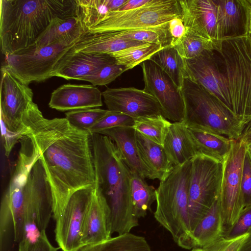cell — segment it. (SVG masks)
<instances>
[{
	"label": "cell",
	"mask_w": 251,
	"mask_h": 251,
	"mask_svg": "<svg viewBox=\"0 0 251 251\" xmlns=\"http://www.w3.org/2000/svg\"><path fill=\"white\" fill-rule=\"evenodd\" d=\"M22 122V135L37 152L50 186L55 220L74 193L94 186L91 134L66 118H46L33 101L25 111Z\"/></svg>",
	"instance_id": "6da1fadb"
},
{
	"label": "cell",
	"mask_w": 251,
	"mask_h": 251,
	"mask_svg": "<svg viewBox=\"0 0 251 251\" xmlns=\"http://www.w3.org/2000/svg\"><path fill=\"white\" fill-rule=\"evenodd\" d=\"M9 184L1 198L13 218L14 241L19 243L34 226L46 230L53 214L51 190L37 152L23 136Z\"/></svg>",
	"instance_id": "7a4b0ae2"
},
{
	"label": "cell",
	"mask_w": 251,
	"mask_h": 251,
	"mask_svg": "<svg viewBox=\"0 0 251 251\" xmlns=\"http://www.w3.org/2000/svg\"><path fill=\"white\" fill-rule=\"evenodd\" d=\"M95 173L94 186L105 198L111 210V232H130L139 225L131 194V172L114 143L108 137L91 134Z\"/></svg>",
	"instance_id": "3957f363"
},
{
	"label": "cell",
	"mask_w": 251,
	"mask_h": 251,
	"mask_svg": "<svg viewBox=\"0 0 251 251\" xmlns=\"http://www.w3.org/2000/svg\"><path fill=\"white\" fill-rule=\"evenodd\" d=\"M0 6L5 56L32 45L54 18L76 16L75 0H0Z\"/></svg>",
	"instance_id": "277c9868"
},
{
	"label": "cell",
	"mask_w": 251,
	"mask_h": 251,
	"mask_svg": "<svg viewBox=\"0 0 251 251\" xmlns=\"http://www.w3.org/2000/svg\"><path fill=\"white\" fill-rule=\"evenodd\" d=\"M214 50L232 111L246 126L251 121V36L224 39Z\"/></svg>",
	"instance_id": "5b68a950"
},
{
	"label": "cell",
	"mask_w": 251,
	"mask_h": 251,
	"mask_svg": "<svg viewBox=\"0 0 251 251\" xmlns=\"http://www.w3.org/2000/svg\"><path fill=\"white\" fill-rule=\"evenodd\" d=\"M191 160L175 167L160 181L156 189L155 220L172 235L180 247L189 250L191 228L188 212V189Z\"/></svg>",
	"instance_id": "8992f818"
},
{
	"label": "cell",
	"mask_w": 251,
	"mask_h": 251,
	"mask_svg": "<svg viewBox=\"0 0 251 251\" xmlns=\"http://www.w3.org/2000/svg\"><path fill=\"white\" fill-rule=\"evenodd\" d=\"M181 92L185 105L183 122L188 128L225 136L241 137L245 126L215 96L184 77Z\"/></svg>",
	"instance_id": "52a82bcc"
},
{
	"label": "cell",
	"mask_w": 251,
	"mask_h": 251,
	"mask_svg": "<svg viewBox=\"0 0 251 251\" xmlns=\"http://www.w3.org/2000/svg\"><path fill=\"white\" fill-rule=\"evenodd\" d=\"M76 42L70 45L54 44L38 49L29 46L5 56L1 68L25 85L45 81L52 77L71 57Z\"/></svg>",
	"instance_id": "ba28073f"
},
{
	"label": "cell",
	"mask_w": 251,
	"mask_h": 251,
	"mask_svg": "<svg viewBox=\"0 0 251 251\" xmlns=\"http://www.w3.org/2000/svg\"><path fill=\"white\" fill-rule=\"evenodd\" d=\"M222 169V161L203 154L191 160L188 189L191 232L219 197Z\"/></svg>",
	"instance_id": "9c48e42d"
},
{
	"label": "cell",
	"mask_w": 251,
	"mask_h": 251,
	"mask_svg": "<svg viewBox=\"0 0 251 251\" xmlns=\"http://www.w3.org/2000/svg\"><path fill=\"white\" fill-rule=\"evenodd\" d=\"M182 18L179 0H150L144 5L129 10L110 11L86 33H102L155 26L175 18Z\"/></svg>",
	"instance_id": "30bf717a"
},
{
	"label": "cell",
	"mask_w": 251,
	"mask_h": 251,
	"mask_svg": "<svg viewBox=\"0 0 251 251\" xmlns=\"http://www.w3.org/2000/svg\"><path fill=\"white\" fill-rule=\"evenodd\" d=\"M246 152L245 143L232 140L230 150L222 161V177L219 201L224 236L234 225L244 209L241 193L243 166Z\"/></svg>",
	"instance_id": "8fae6325"
},
{
	"label": "cell",
	"mask_w": 251,
	"mask_h": 251,
	"mask_svg": "<svg viewBox=\"0 0 251 251\" xmlns=\"http://www.w3.org/2000/svg\"><path fill=\"white\" fill-rule=\"evenodd\" d=\"M93 189L85 188L74 193L55 220V240L63 251H78L82 248L83 227Z\"/></svg>",
	"instance_id": "7c38bea8"
},
{
	"label": "cell",
	"mask_w": 251,
	"mask_h": 251,
	"mask_svg": "<svg viewBox=\"0 0 251 251\" xmlns=\"http://www.w3.org/2000/svg\"><path fill=\"white\" fill-rule=\"evenodd\" d=\"M140 65L145 84L144 90L159 102L163 115L174 122H182L185 105L181 90L169 76L150 59Z\"/></svg>",
	"instance_id": "4fadbf2b"
},
{
	"label": "cell",
	"mask_w": 251,
	"mask_h": 251,
	"mask_svg": "<svg viewBox=\"0 0 251 251\" xmlns=\"http://www.w3.org/2000/svg\"><path fill=\"white\" fill-rule=\"evenodd\" d=\"M1 72L0 119L10 131L22 134L23 115L33 101L32 90L5 70Z\"/></svg>",
	"instance_id": "5bb4252c"
},
{
	"label": "cell",
	"mask_w": 251,
	"mask_h": 251,
	"mask_svg": "<svg viewBox=\"0 0 251 251\" xmlns=\"http://www.w3.org/2000/svg\"><path fill=\"white\" fill-rule=\"evenodd\" d=\"M183 61L184 77L202 86L232 112L216 51L205 50L196 57L183 58Z\"/></svg>",
	"instance_id": "9a60e30c"
},
{
	"label": "cell",
	"mask_w": 251,
	"mask_h": 251,
	"mask_svg": "<svg viewBox=\"0 0 251 251\" xmlns=\"http://www.w3.org/2000/svg\"><path fill=\"white\" fill-rule=\"evenodd\" d=\"M102 96L107 110L123 113L134 119L163 115L159 102L144 89L108 88L102 92Z\"/></svg>",
	"instance_id": "2e32d148"
},
{
	"label": "cell",
	"mask_w": 251,
	"mask_h": 251,
	"mask_svg": "<svg viewBox=\"0 0 251 251\" xmlns=\"http://www.w3.org/2000/svg\"><path fill=\"white\" fill-rule=\"evenodd\" d=\"M185 27L219 44L222 40L215 0H179Z\"/></svg>",
	"instance_id": "e0dca14e"
},
{
	"label": "cell",
	"mask_w": 251,
	"mask_h": 251,
	"mask_svg": "<svg viewBox=\"0 0 251 251\" xmlns=\"http://www.w3.org/2000/svg\"><path fill=\"white\" fill-rule=\"evenodd\" d=\"M111 214L109 204L100 190L94 186L92 200L88 210L82 233V247L110 239Z\"/></svg>",
	"instance_id": "ac0fdd59"
},
{
	"label": "cell",
	"mask_w": 251,
	"mask_h": 251,
	"mask_svg": "<svg viewBox=\"0 0 251 251\" xmlns=\"http://www.w3.org/2000/svg\"><path fill=\"white\" fill-rule=\"evenodd\" d=\"M102 93L93 85L64 84L51 93L50 108L60 111L97 108L102 105Z\"/></svg>",
	"instance_id": "d6986e66"
},
{
	"label": "cell",
	"mask_w": 251,
	"mask_h": 251,
	"mask_svg": "<svg viewBox=\"0 0 251 251\" xmlns=\"http://www.w3.org/2000/svg\"><path fill=\"white\" fill-rule=\"evenodd\" d=\"M222 40L248 35L250 4L247 0H215Z\"/></svg>",
	"instance_id": "ffe728a7"
},
{
	"label": "cell",
	"mask_w": 251,
	"mask_h": 251,
	"mask_svg": "<svg viewBox=\"0 0 251 251\" xmlns=\"http://www.w3.org/2000/svg\"><path fill=\"white\" fill-rule=\"evenodd\" d=\"M99 134L108 137L115 144L125 163L131 173L154 179L142 160L137 147L136 130L133 127L121 126L106 129Z\"/></svg>",
	"instance_id": "44dd1931"
},
{
	"label": "cell",
	"mask_w": 251,
	"mask_h": 251,
	"mask_svg": "<svg viewBox=\"0 0 251 251\" xmlns=\"http://www.w3.org/2000/svg\"><path fill=\"white\" fill-rule=\"evenodd\" d=\"M85 33L76 16L54 18L45 30L30 46L41 48L54 44L70 45Z\"/></svg>",
	"instance_id": "7402d4cb"
},
{
	"label": "cell",
	"mask_w": 251,
	"mask_h": 251,
	"mask_svg": "<svg viewBox=\"0 0 251 251\" xmlns=\"http://www.w3.org/2000/svg\"><path fill=\"white\" fill-rule=\"evenodd\" d=\"M163 147L173 166H181L198 154L187 126L183 122L171 123Z\"/></svg>",
	"instance_id": "603a6c76"
},
{
	"label": "cell",
	"mask_w": 251,
	"mask_h": 251,
	"mask_svg": "<svg viewBox=\"0 0 251 251\" xmlns=\"http://www.w3.org/2000/svg\"><path fill=\"white\" fill-rule=\"evenodd\" d=\"M116 62L110 55L78 52L73 53L53 76L67 80L80 79L89 75L104 66Z\"/></svg>",
	"instance_id": "cb8c5ba5"
},
{
	"label": "cell",
	"mask_w": 251,
	"mask_h": 251,
	"mask_svg": "<svg viewBox=\"0 0 251 251\" xmlns=\"http://www.w3.org/2000/svg\"><path fill=\"white\" fill-rule=\"evenodd\" d=\"M145 43L117 37L114 32L85 33L82 35L72 49V53H111Z\"/></svg>",
	"instance_id": "d4e9b609"
},
{
	"label": "cell",
	"mask_w": 251,
	"mask_h": 251,
	"mask_svg": "<svg viewBox=\"0 0 251 251\" xmlns=\"http://www.w3.org/2000/svg\"><path fill=\"white\" fill-rule=\"evenodd\" d=\"M223 236V220L218 198L191 232L189 250L204 249Z\"/></svg>",
	"instance_id": "484cf974"
},
{
	"label": "cell",
	"mask_w": 251,
	"mask_h": 251,
	"mask_svg": "<svg viewBox=\"0 0 251 251\" xmlns=\"http://www.w3.org/2000/svg\"><path fill=\"white\" fill-rule=\"evenodd\" d=\"M136 138L142 160L151 173L154 179L163 180L174 168L163 146L150 140L137 131Z\"/></svg>",
	"instance_id": "4316f807"
},
{
	"label": "cell",
	"mask_w": 251,
	"mask_h": 251,
	"mask_svg": "<svg viewBox=\"0 0 251 251\" xmlns=\"http://www.w3.org/2000/svg\"><path fill=\"white\" fill-rule=\"evenodd\" d=\"M188 129L198 154H203L222 162L230 150L232 140L213 133Z\"/></svg>",
	"instance_id": "83f0119b"
},
{
	"label": "cell",
	"mask_w": 251,
	"mask_h": 251,
	"mask_svg": "<svg viewBox=\"0 0 251 251\" xmlns=\"http://www.w3.org/2000/svg\"><path fill=\"white\" fill-rule=\"evenodd\" d=\"M78 251H151L145 237L130 232L111 237L107 240L87 245Z\"/></svg>",
	"instance_id": "f1b7e54d"
},
{
	"label": "cell",
	"mask_w": 251,
	"mask_h": 251,
	"mask_svg": "<svg viewBox=\"0 0 251 251\" xmlns=\"http://www.w3.org/2000/svg\"><path fill=\"white\" fill-rule=\"evenodd\" d=\"M117 37L144 43H155L163 48L171 46L169 22L153 26L114 32Z\"/></svg>",
	"instance_id": "f546056e"
},
{
	"label": "cell",
	"mask_w": 251,
	"mask_h": 251,
	"mask_svg": "<svg viewBox=\"0 0 251 251\" xmlns=\"http://www.w3.org/2000/svg\"><path fill=\"white\" fill-rule=\"evenodd\" d=\"M131 194L135 216L145 217L156 201V189L149 185L144 178L136 173H131Z\"/></svg>",
	"instance_id": "4dcf8cb0"
},
{
	"label": "cell",
	"mask_w": 251,
	"mask_h": 251,
	"mask_svg": "<svg viewBox=\"0 0 251 251\" xmlns=\"http://www.w3.org/2000/svg\"><path fill=\"white\" fill-rule=\"evenodd\" d=\"M158 65L181 90L184 78L183 58L173 46L165 47L150 58Z\"/></svg>",
	"instance_id": "1f68e13d"
},
{
	"label": "cell",
	"mask_w": 251,
	"mask_h": 251,
	"mask_svg": "<svg viewBox=\"0 0 251 251\" xmlns=\"http://www.w3.org/2000/svg\"><path fill=\"white\" fill-rule=\"evenodd\" d=\"M75 15L86 33L110 12L106 0H75Z\"/></svg>",
	"instance_id": "d6a6232c"
},
{
	"label": "cell",
	"mask_w": 251,
	"mask_h": 251,
	"mask_svg": "<svg viewBox=\"0 0 251 251\" xmlns=\"http://www.w3.org/2000/svg\"><path fill=\"white\" fill-rule=\"evenodd\" d=\"M163 48L160 45L145 43L129 47L110 55L116 60L117 64L123 65L129 70L149 59Z\"/></svg>",
	"instance_id": "836d02e7"
},
{
	"label": "cell",
	"mask_w": 251,
	"mask_h": 251,
	"mask_svg": "<svg viewBox=\"0 0 251 251\" xmlns=\"http://www.w3.org/2000/svg\"><path fill=\"white\" fill-rule=\"evenodd\" d=\"M171 123L163 115H157L135 119L133 127L145 137L163 146Z\"/></svg>",
	"instance_id": "e575fe53"
},
{
	"label": "cell",
	"mask_w": 251,
	"mask_h": 251,
	"mask_svg": "<svg viewBox=\"0 0 251 251\" xmlns=\"http://www.w3.org/2000/svg\"><path fill=\"white\" fill-rule=\"evenodd\" d=\"M185 28L183 36L173 46L184 59L196 57L205 50H216L220 44L221 42L219 44H216L212 41L198 35L189 28Z\"/></svg>",
	"instance_id": "d590c367"
},
{
	"label": "cell",
	"mask_w": 251,
	"mask_h": 251,
	"mask_svg": "<svg viewBox=\"0 0 251 251\" xmlns=\"http://www.w3.org/2000/svg\"><path fill=\"white\" fill-rule=\"evenodd\" d=\"M108 111L98 108L75 110L67 112L65 118L76 127L88 131Z\"/></svg>",
	"instance_id": "8d00e7d4"
},
{
	"label": "cell",
	"mask_w": 251,
	"mask_h": 251,
	"mask_svg": "<svg viewBox=\"0 0 251 251\" xmlns=\"http://www.w3.org/2000/svg\"><path fill=\"white\" fill-rule=\"evenodd\" d=\"M127 70L128 69L125 66L118 65L115 62L106 65L89 75L81 78L80 80L88 81L94 86L105 85Z\"/></svg>",
	"instance_id": "74e56055"
},
{
	"label": "cell",
	"mask_w": 251,
	"mask_h": 251,
	"mask_svg": "<svg viewBox=\"0 0 251 251\" xmlns=\"http://www.w3.org/2000/svg\"><path fill=\"white\" fill-rule=\"evenodd\" d=\"M135 119L123 113L108 110L107 114L96 123L89 130L90 134L99 133L109 128L121 127H133Z\"/></svg>",
	"instance_id": "f35d334b"
},
{
	"label": "cell",
	"mask_w": 251,
	"mask_h": 251,
	"mask_svg": "<svg viewBox=\"0 0 251 251\" xmlns=\"http://www.w3.org/2000/svg\"><path fill=\"white\" fill-rule=\"evenodd\" d=\"M59 249L50 243L46 231L39 232L35 239L26 236L19 245V251H57Z\"/></svg>",
	"instance_id": "ab89813d"
},
{
	"label": "cell",
	"mask_w": 251,
	"mask_h": 251,
	"mask_svg": "<svg viewBox=\"0 0 251 251\" xmlns=\"http://www.w3.org/2000/svg\"><path fill=\"white\" fill-rule=\"evenodd\" d=\"M251 230V206L244 209L236 222L224 237L234 238L249 233Z\"/></svg>",
	"instance_id": "60d3db41"
},
{
	"label": "cell",
	"mask_w": 251,
	"mask_h": 251,
	"mask_svg": "<svg viewBox=\"0 0 251 251\" xmlns=\"http://www.w3.org/2000/svg\"><path fill=\"white\" fill-rule=\"evenodd\" d=\"M249 233L231 239L223 237L203 249L206 251H240Z\"/></svg>",
	"instance_id": "b9f144b4"
},
{
	"label": "cell",
	"mask_w": 251,
	"mask_h": 251,
	"mask_svg": "<svg viewBox=\"0 0 251 251\" xmlns=\"http://www.w3.org/2000/svg\"><path fill=\"white\" fill-rule=\"evenodd\" d=\"M241 193L244 208L251 206V162L246 152L242 169Z\"/></svg>",
	"instance_id": "7bdbcfd3"
},
{
	"label": "cell",
	"mask_w": 251,
	"mask_h": 251,
	"mask_svg": "<svg viewBox=\"0 0 251 251\" xmlns=\"http://www.w3.org/2000/svg\"><path fill=\"white\" fill-rule=\"evenodd\" d=\"M0 127L5 155L9 156L15 145L20 141L23 136L21 133L10 131L1 119Z\"/></svg>",
	"instance_id": "ee69618b"
},
{
	"label": "cell",
	"mask_w": 251,
	"mask_h": 251,
	"mask_svg": "<svg viewBox=\"0 0 251 251\" xmlns=\"http://www.w3.org/2000/svg\"><path fill=\"white\" fill-rule=\"evenodd\" d=\"M169 31L172 36L171 46H173L185 33L186 28L181 18H175L169 21Z\"/></svg>",
	"instance_id": "f6af8a7d"
},
{
	"label": "cell",
	"mask_w": 251,
	"mask_h": 251,
	"mask_svg": "<svg viewBox=\"0 0 251 251\" xmlns=\"http://www.w3.org/2000/svg\"><path fill=\"white\" fill-rule=\"evenodd\" d=\"M150 0H127L117 11H123L140 7L149 1Z\"/></svg>",
	"instance_id": "bcb514c9"
},
{
	"label": "cell",
	"mask_w": 251,
	"mask_h": 251,
	"mask_svg": "<svg viewBox=\"0 0 251 251\" xmlns=\"http://www.w3.org/2000/svg\"><path fill=\"white\" fill-rule=\"evenodd\" d=\"M127 0H106L110 11H117Z\"/></svg>",
	"instance_id": "7dc6e473"
},
{
	"label": "cell",
	"mask_w": 251,
	"mask_h": 251,
	"mask_svg": "<svg viewBox=\"0 0 251 251\" xmlns=\"http://www.w3.org/2000/svg\"><path fill=\"white\" fill-rule=\"evenodd\" d=\"M239 139L245 143L251 141V121L245 126Z\"/></svg>",
	"instance_id": "c3c4849f"
},
{
	"label": "cell",
	"mask_w": 251,
	"mask_h": 251,
	"mask_svg": "<svg viewBox=\"0 0 251 251\" xmlns=\"http://www.w3.org/2000/svg\"><path fill=\"white\" fill-rule=\"evenodd\" d=\"M240 251H251V230L249 235L243 243Z\"/></svg>",
	"instance_id": "681fc988"
},
{
	"label": "cell",
	"mask_w": 251,
	"mask_h": 251,
	"mask_svg": "<svg viewBox=\"0 0 251 251\" xmlns=\"http://www.w3.org/2000/svg\"><path fill=\"white\" fill-rule=\"evenodd\" d=\"M246 145V153L251 162V141L245 143Z\"/></svg>",
	"instance_id": "f907efd6"
},
{
	"label": "cell",
	"mask_w": 251,
	"mask_h": 251,
	"mask_svg": "<svg viewBox=\"0 0 251 251\" xmlns=\"http://www.w3.org/2000/svg\"><path fill=\"white\" fill-rule=\"evenodd\" d=\"M248 34L251 36V6L250 5V9H249V13Z\"/></svg>",
	"instance_id": "816d5d0a"
},
{
	"label": "cell",
	"mask_w": 251,
	"mask_h": 251,
	"mask_svg": "<svg viewBox=\"0 0 251 251\" xmlns=\"http://www.w3.org/2000/svg\"><path fill=\"white\" fill-rule=\"evenodd\" d=\"M190 251H206L205 250L202 248H194L190 250Z\"/></svg>",
	"instance_id": "f5cc1de1"
},
{
	"label": "cell",
	"mask_w": 251,
	"mask_h": 251,
	"mask_svg": "<svg viewBox=\"0 0 251 251\" xmlns=\"http://www.w3.org/2000/svg\"><path fill=\"white\" fill-rule=\"evenodd\" d=\"M248 2H249V4H250V5L251 6V0H249Z\"/></svg>",
	"instance_id": "db71d44e"
}]
</instances>
